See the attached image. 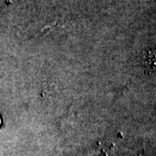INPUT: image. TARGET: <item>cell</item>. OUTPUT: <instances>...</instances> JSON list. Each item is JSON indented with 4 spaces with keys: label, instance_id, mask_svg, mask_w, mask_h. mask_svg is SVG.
I'll return each instance as SVG.
<instances>
[{
    "label": "cell",
    "instance_id": "1",
    "mask_svg": "<svg viewBox=\"0 0 156 156\" xmlns=\"http://www.w3.org/2000/svg\"><path fill=\"white\" fill-rule=\"evenodd\" d=\"M0 124H1V119H0Z\"/></svg>",
    "mask_w": 156,
    "mask_h": 156
}]
</instances>
